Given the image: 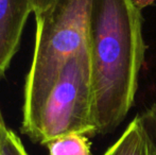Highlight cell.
<instances>
[{"instance_id": "cell-7", "label": "cell", "mask_w": 156, "mask_h": 155, "mask_svg": "<svg viewBox=\"0 0 156 155\" xmlns=\"http://www.w3.org/2000/svg\"><path fill=\"white\" fill-rule=\"evenodd\" d=\"M0 155H29L18 135L9 129L0 147Z\"/></svg>"}, {"instance_id": "cell-3", "label": "cell", "mask_w": 156, "mask_h": 155, "mask_svg": "<svg viewBox=\"0 0 156 155\" xmlns=\"http://www.w3.org/2000/svg\"><path fill=\"white\" fill-rule=\"evenodd\" d=\"M21 132L47 146L69 134L94 136V87L88 46L71 58L35 115L21 122Z\"/></svg>"}, {"instance_id": "cell-9", "label": "cell", "mask_w": 156, "mask_h": 155, "mask_svg": "<svg viewBox=\"0 0 156 155\" xmlns=\"http://www.w3.org/2000/svg\"><path fill=\"white\" fill-rule=\"evenodd\" d=\"M53 1L54 0H32L33 8H34V14L47 9Z\"/></svg>"}, {"instance_id": "cell-4", "label": "cell", "mask_w": 156, "mask_h": 155, "mask_svg": "<svg viewBox=\"0 0 156 155\" xmlns=\"http://www.w3.org/2000/svg\"><path fill=\"white\" fill-rule=\"evenodd\" d=\"M32 0H0V78L4 77L17 53Z\"/></svg>"}, {"instance_id": "cell-5", "label": "cell", "mask_w": 156, "mask_h": 155, "mask_svg": "<svg viewBox=\"0 0 156 155\" xmlns=\"http://www.w3.org/2000/svg\"><path fill=\"white\" fill-rule=\"evenodd\" d=\"M103 155H154L151 139L137 115Z\"/></svg>"}, {"instance_id": "cell-8", "label": "cell", "mask_w": 156, "mask_h": 155, "mask_svg": "<svg viewBox=\"0 0 156 155\" xmlns=\"http://www.w3.org/2000/svg\"><path fill=\"white\" fill-rule=\"evenodd\" d=\"M139 117L151 139L154 155H156V102L147 107Z\"/></svg>"}, {"instance_id": "cell-2", "label": "cell", "mask_w": 156, "mask_h": 155, "mask_svg": "<svg viewBox=\"0 0 156 155\" xmlns=\"http://www.w3.org/2000/svg\"><path fill=\"white\" fill-rule=\"evenodd\" d=\"M90 1L54 0L35 13V44L26 78L23 121L38 111L66 63L88 46Z\"/></svg>"}, {"instance_id": "cell-6", "label": "cell", "mask_w": 156, "mask_h": 155, "mask_svg": "<svg viewBox=\"0 0 156 155\" xmlns=\"http://www.w3.org/2000/svg\"><path fill=\"white\" fill-rule=\"evenodd\" d=\"M49 155H91L89 137L69 134L58 137L47 145Z\"/></svg>"}, {"instance_id": "cell-10", "label": "cell", "mask_w": 156, "mask_h": 155, "mask_svg": "<svg viewBox=\"0 0 156 155\" xmlns=\"http://www.w3.org/2000/svg\"><path fill=\"white\" fill-rule=\"evenodd\" d=\"M9 129L6 128V124L3 120V117L1 115V112H0V147H1V143L3 141L4 137H5L6 133H8Z\"/></svg>"}, {"instance_id": "cell-1", "label": "cell", "mask_w": 156, "mask_h": 155, "mask_svg": "<svg viewBox=\"0 0 156 155\" xmlns=\"http://www.w3.org/2000/svg\"><path fill=\"white\" fill-rule=\"evenodd\" d=\"M88 48L97 134L114 131L135 100L146 54L137 0H91Z\"/></svg>"}]
</instances>
